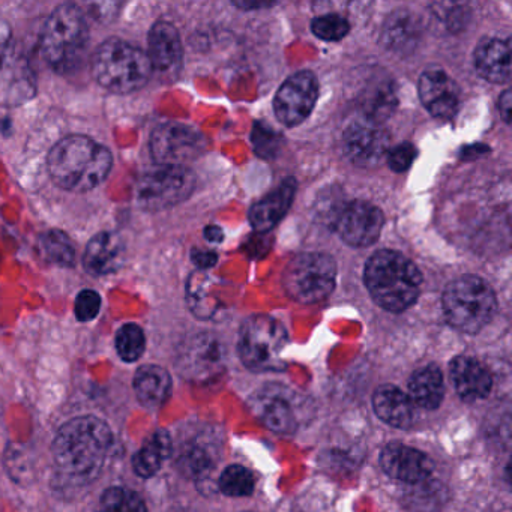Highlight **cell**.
Masks as SVG:
<instances>
[{
	"instance_id": "obj_1",
	"label": "cell",
	"mask_w": 512,
	"mask_h": 512,
	"mask_svg": "<svg viewBox=\"0 0 512 512\" xmlns=\"http://www.w3.org/2000/svg\"><path fill=\"white\" fill-rule=\"evenodd\" d=\"M113 434L97 416H79L62 425L52 445L59 476L74 484H91L103 472Z\"/></svg>"
},
{
	"instance_id": "obj_2",
	"label": "cell",
	"mask_w": 512,
	"mask_h": 512,
	"mask_svg": "<svg viewBox=\"0 0 512 512\" xmlns=\"http://www.w3.org/2000/svg\"><path fill=\"white\" fill-rule=\"evenodd\" d=\"M112 164L109 149L85 136L65 137L47 158L53 182L73 193H88L103 184Z\"/></svg>"
},
{
	"instance_id": "obj_3",
	"label": "cell",
	"mask_w": 512,
	"mask_h": 512,
	"mask_svg": "<svg viewBox=\"0 0 512 512\" xmlns=\"http://www.w3.org/2000/svg\"><path fill=\"white\" fill-rule=\"evenodd\" d=\"M364 278L376 304L392 313H401L415 304L422 284L415 263L389 250L379 251L368 260Z\"/></svg>"
},
{
	"instance_id": "obj_4",
	"label": "cell",
	"mask_w": 512,
	"mask_h": 512,
	"mask_svg": "<svg viewBox=\"0 0 512 512\" xmlns=\"http://www.w3.org/2000/svg\"><path fill=\"white\" fill-rule=\"evenodd\" d=\"M92 74L98 85L115 94H131L148 85L152 76L148 55L127 41L110 38L92 58Z\"/></svg>"
},
{
	"instance_id": "obj_5",
	"label": "cell",
	"mask_w": 512,
	"mask_h": 512,
	"mask_svg": "<svg viewBox=\"0 0 512 512\" xmlns=\"http://www.w3.org/2000/svg\"><path fill=\"white\" fill-rule=\"evenodd\" d=\"M89 29L85 14L76 5L56 8L41 32V50L53 70L67 73L73 70L85 52Z\"/></svg>"
},
{
	"instance_id": "obj_6",
	"label": "cell",
	"mask_w": 512,
	"mask_h": 512,
	"mask_svg": "<svg viewBox=\"0 0 512 512\" xmlns=\"http://www.w3.org/2000/svg\"><path fill=\"white\" fill-rule=\"evenodd\" d=\"M496 296L482 278H457L443 293V311L449 325L466 334L481 331L496 311Z\"/></svg>"
},
{
	"instance_id": "obj_7",
	"label": "cell",
	"mask_w": 512,
	"mask_h": 512,
	"mask_svg": "<svg viewBox=\"0 0 512 512\" xmlns=\"http://www.w3.org/2000/svg\"><path fill=\"white\" fill-rule=\"evenodd\" d=\"M287 343L284 326L271 316H254L242 326L239 335V356L250 370L280 371L284 362L281 352Z\"/></svg>"
},
{
	"instance_id": "obj_8",
	"label": "cell",
	"mask_w": 512,
	"mask_h": 512,
	"mask_svg": "<svg viewBox=\"0 0 512 512\" xmlns=\"http://www.w3.org/2000/svg\"><path fill=\"white\" fill-rule=\"evenodd\" d=\"M337 266L326 254L307 253L295 257L283 274L284 290L301 304H316L331 295Z\"/></svg>"
},
{
	"instance_id": "obj_9",
	"label": "cell",
	"mask_w": 512,
	"mask_h": 512,
	"mask_svg": "<svg viewBox=\"0 0 512 512\" xmlns=\"http://www.w3.org/2000/svg\"><path fill=\"white\" fill-rule=\"evenodd\" d=\"M196 187L188 167L157 166L140 176L134 187V200L145 211H163L187 200Z\"/></svg>"
},
{
	"instance_id": "obj_10",
	"label": "cell",
	"mask_w": 512,
	"mask_h": 512,
	"mask_svg": "<svg viewBox=\"0 0 512 512\" xmlns=\"http://www.w3.org/2000/svg\"><path fill=\"white\" fill-rule=\"evenodd\" d=\"M253 415L269 430L290 434L307 418L308 403L302 395L283 385H266L248 398Z\"/></svg>"
},
{
	"instance_id": "obj_11",
	"label": "cell",
	"mask_w": 512,
	"mask_h": 512,
	"mask_svg": "<svg viewBox=\"0 0 512 512\" xmlns=\"http://www.w3.org/2000/svg\"><path fill=\"white\" fill-rule=\"evenodd\" d=\"M149 148L157 166L187 167L202 154L205 140L188 125L167 122L155 128Z\"/></svg>"
},
{
	"instance_id": "obj_12",
	"label": "cell",
	"mask_w": 512,
	"mask_h": 512,
	"mask_svg": "<svg viewBox=\"0 0 512 512\" xmlns=\"http://www.w3.org/2000/svg\"><path fill=\"white\" fill-rule=\"evenodd\" d=\"M319 83L310 71L293 74L278 89L274 100L275 116L286 127L302 124L316 106Z\"/></svg>"
},
{
	"instance_id": "obj_13",
	"label": "cell",
	"mask_w": 512,
	"mask_h": 512,
	"mask_svg": "<svg viewBox=\"0 0 512 512\" xmlns=\"http://www.w3.org/2000/svg\"><path fill=\"white\" fill-rule=\"evenodd\" d=\"M347 157L359 167H376L389 152V136L380 122L361 119L344 134Z\"/></svg>"
},
{
	"instance_id": "obj_14",
	"label": "cell",
	"mask_w": 512,
	"mask_h": 512,
	"mask_svg": "<svg viewBox=\"0 0 512 512\" xmlns=\"http://www.w3.org/2000/svg\"><path fill=\"white\" fill-rule=\"evenodd\" d=\"M0 91L10 103H22L35 94L28 64L11 49L10 29L0 23Z\"/></svg>"
},
{
	"instance_id": "obj_15",
	"label": "cell",
	"mask_w": 512,
	"mask_h": 512,
	"mask_svg": "<svg viewBox=\"0 0 512 512\" xmlns=\"http://www.w3.org/2000/svg\"><path fill=\"white\" fill-rule=\"evenodd\" d=\"M338 235L350 247L364 248L373 245L383 229V214L367 202H353L337 218Z\"/></svg>"
},
{
	"instance_id": "obj_16",
	"label": "cell",
	"mask_w": 512,
	"mask_h": 512,
	"mask_svg": "<svg viewBox=\"0 0 512 512\" xmlns=\"http://www.w3.org/2000/svg\"><path fill=\"white\" fill-rule=\"evenodd\" d=\"M419 97L434 118L451 119L458 110L460 91L445 71L430 68L419 79Z\"/></svg>"
},
{
	"instance_id": "obj_17",
	"label": "cell",
	"mask_w": 512,
	"mask_h": 512,
	"mask_svg": "<svg viewBox=\"0 0 512 512\" xmlns=\"http://www.w3.org/2000/svg\"><path fill=\"white\" fill-rule=\"evenodd\" d=\"M380 466L386 475L407 484L424 482L433 472V463L424 452L401 443H391L383 449Z\"/></svg>"
},
{
	"instance_id": "obj_18",
	"label": "cell",
	"mask_w": 512,
	"mask_h": 512,
	"mask_svg": "<svg viewBox=\"0 0 512 512\" xmlns=\"http://www.w3.org/2000/svg\"><path fill=\"white\" fill-rule=\"evenodd\" d=\"M152 73L161 76H175L181 70L182 50L181 37L175 26L167 22H158L152 26L148 37V53Z\"/></svg>"
},
{
	"instance_id": "obj_19",
	"label": "cell",
	"mask_w": 512,
	"mask_h": 512,
	"mask_svg": "<svg viewBox=\"0 0 512 512\" xmlns=\"http://www.w3.org/2000/svg\"><path fill=\"white\" fill-rule=\"evenodd\" d=\"M223 353L221 347L208 337L191 340L179 355V370L188 379L202 380L220 370Z\"/></svg>"
},
{
	"instance_id": "obj_20",
	"label": "cell",
	"mask_w": 512,
	"mask_h": 512,
	"mask_svg": "<svg viewBox=\"0 0 512 512\" xmlns=\"http://www.w3.org/2000/svg\"><path fill=\"white\" fill-rule=\"evenodd\" d=\"M125 245L121 236L113 232H101L89 241L83 265L92 275H107L121 268Z\"/></svg>"
},
{
	"instance_id": "obj_21",
	"label": "cell",
	"mask_w": 512,
	"mask_h": 512,
	"mask_svg": "<svg viewBox=\"0 0 512 512\" xmlns=\"http://www.w3.org/2000/svg\"><path fill=\"white\" fill-rule=\"evenodd\" d=\"M451 376L458 395L464 401L482 400L490 394L493 380L487 368L476 359L457 356L451 362Z\"/></svg>"
},
{
	"instance_id": "obj_22",
	"label": "cell",
	"mask_w": 512,
	"mask_h": 512,
	"mask_svg": "<svg viewBox=\"0 0 512 512\" xmlns=\"http://www.w3.org/2000/svg\"><path fill=\"white\" fill-rule=\"evenodd\" d=\"M475 68L482 79L505 83L511 77V47L509 41L485 38L475 50Z\"/></svg>"
},
{
	"instance_id": "obj_23",
	"label": "cell",
	"mask_w": 512,
	"mask_h": 512,
	"mask_svg": "<svg viewBox=\"0 0 512 512\" xmlns=\"http://www.w3.org/2000/svg\"><path fill=\"white\" fill-rule=\"evenodd\" d=\"M295 193V179L284 181L274 193L269 194L250 209L248 217H250L251 226L257 232H269V230L274 229L292 206Z\"/></svg>"
},
{
	"instance_id": "obj_24",
	"label": "cell",
	"mask_w": 512,
	"mask_h": 512,
	"mask_svg": "<svg viewBox=\"0 0 512 512\" xmlns=\"http://www.w3.org/2000/svg\"><path fill=\"white\" fill-rule=\"evenodd\" d=\"M376 415L395 428H409L413 421V403L409 395L394 385H382L373 395Z\"/></svg>"
},
{
	"instance_id": "obj_25",
	"label": "cell",
	"mask_w": 512,
	"mask_h": 512,
	"mask_svg": "<svg viewBox=\"0 0 512 512\" xmlns=\"http://www.w3.org/2000/svg\"><path fill=\"white\" fill-rule=\"evenodd\" d=\"M134 392L137 400L149 409H157L172 394V377L158 365H145L134 376Z\"/></svg>"
},
{
	"instance_id": "obj_26",
	"label": "cell",
	"mask_w": 512,
	"mask_h": 512,
	"mask_svg": "<svg viewBox=\"0 0 512 512\" xmlns=\"http://www.w3.org/2000/svg\"><path fill=\"white\" fill-rule=\"evenodd\" d=\"M409 398L424 409H436L443 400L442 371L436 365H427L410 377Z\"/></svg>"
},
{
	"instance_id": "obj_27",
	"label": "cell",
	"mask_w": 512,
	"mask_h": 512,
	"mask_svg": "<svg viewBox=\"0 0 512 512\" xmlns=\"http://www.w3.org/2000/svg\"><path fill=\"white\" fill-rule=\"evenodd\" d=\"M172 452V439L164 430L155 431L133 457V469L140 478H152Z\"/></svg>"
},
{
	"instance_id": "obj_28",
	"label": "cell",
	"mask_w": 512,
	"mask_h": 512,
	"mask_svg": "<svg viewBox=\"0 0 512 512\" xmlns=\"http://www.w3.org/2000/svg\"><path fill=\"white\" fill-rule=\"evenodd\" d=\"M383 40L391 49L406 52L416 43V23L409 14H395L389 23H386Z\"/></svg>"
},
{
	"instance_id": "obj_29",
	"label": "cell",
	"mask_w": 512,
	"mask_h": 512,
	"mask_svg": "<svg viewBox=\"0 0 512 512\" xmlns=\"http://www.w3.org/2000/svg\"><path fill=\"white\" fill-rule=\"evenodd\" d=\"M41 253L50 263L70 268L76 259V248L65 233L59 230H50L40 239Z\"/></svg>"
},
{
	"instance_id": "obj_30",
	"label": "cell",
	"mask_w": 512,
	"mask_h": 512,
	"mask_svg": "<svg viewBox=\"0 0 512 512\" xmlns=\"http://www.w3.org/2000/svg\"><path fill=\"white\" fill-rule=\"evenodd\" d=\"M104 512H148L145 500L137 491L125 487H110L101 497Z\"/></svg>"
},
{
	"instance_id": "obj_31",
	"label": "cell",
	"mask_w": 512,
	"mask_h": 512,
	"mask_svg": "<svg viewBox=\"0 0 512 512\" xmlns=\"http://www.w3.org/2000/svg\"><path fill=\"white\" fill-rule=\"evenodd\" d=\"M146 349V337L143 329L136 323H127L116 334V350L125 362H136L142 358Z\"/></svg>"
},
{
	"instance_id": "obj_32",
	"label": "cell",
	"mask_w": 512,
	"mask_h": 512,
	"mask_svg": "<svg viewBox=\"0 0 512 512\" xmlns=\"http://www.w3.org/2000/svg\"><path fill=\"white\" fill-rule=\"evenodd\" d=\"M218 487L226 496L247 497L254 491V476L244 466L233 464L221 473Z\"/></svg>"
},
{
	"instance_id": "obj_33",
	"label": "cell",
	"mask_w": 512,
	"mask_h": 512,
	"mask_svg": "<svg viewBox=\"0 0 512 512\" xmlns=\"http://www.w3.org/2000/svg\"><path fill=\"white\" fill-rule=\"evenodd\" d=\"M311 31L323 41H340L349 34L350 26L344 17L337 14L317 17L311 23Z\"/></svg>"
},
{
	"instance_id": "obj_34",
	"label": "cell",
	"mask_w": 512,
	"mask_h": 512,
	"mask_svg": "<svg viewBox=\"0 0 512 512\" xmlns=\"http://www.w3.org/2000/svg\"><path fill=\"white\" fill-rule=\"evenodd\" d=\"M179 463H181L184 472H187L188 475L196 476V478H203L212 469L211 455L200 445L190 446L181 455Z\"/></svg>"
},
{
	"instance_id": "obj_35",
	"label": "cell",
	"mask_w": 512,
	"mask_h": 512,
	"mask_svg": "<svg viewBox=\"0 0 512 512\" xmlns=\"http://www.w3.org/2000/svg\"><path fill=\"white\" fill-rule=\"evenodd\" d=\"M101 310V298L95 290H82L77 295L74 313L80 322H91Z\"/></svg>"
},
{
	"instance_id": "obj_36",
	"label": "cell",
	"mask_w": 512,
	"mask_h": 512,
	"mask_svg": "<svg viewBox=\"0 0 512 512\" xmlns=\"http://www.w3.org/2000/svg\"><path fill=\"white\" fill-rule=\"evenodd\" d=\"M416 158V149L410 143H401L394 149H389L386 160L394 172L403 173L410 169Z\"/></svg>"
},
{
	"instance_id": "obj_37",
	"label": "cell",
	"mask_w": 512,
	"mask_h": 512,
	"mask_svg": "<svg viewBox=\"0 0 512 512\" xmlns=\"http://www.w3.org/2000/svg\"><path fill=\"white\" fill-rule=\"evenodd\" d=\"M218 257L214 251L196 250L193 251V262L196 263L199 268L208 269L217 263Z\"/></svg>"
},
{
	"instance_id": "obj_38",
	"label": "cell",
	"mask_w": 512,
	"mask_h": 512,
	"mask_svg": "<svg viewBox=\"0 0 512 512\" xmlns=\"http://www.w3.org/2000/svg\"><path fill=\"white\" fill-rule=\"evenodd\" d=\"M499 112L503 116V121L509 122L511 119V92H503L499 101Z\"/></svg>"
},
{
	"instance_id": "obj_39",
	"label": "cell",
	"mask_w": 512,
	"mask_h": 512,
	"mask_svg": "<svg viewBox=\"0 0 512 512\" xmlns=\"http://www.w3.org/2000/svg\"><path fill=\"white\" fill-rule=\"evenodd\" d=\"M205 238L208 239L209 242H215V244H220L223 241L224 233L220 227L217 226H209L206 227L205 230Z\"/></svg>"
}]
</instances>
